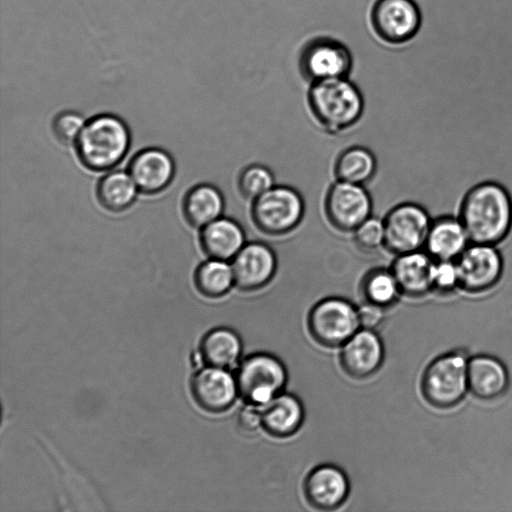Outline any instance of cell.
<instances>
[{"label":"cell","instance_id":"obj_1","mask_svg":"<svg viewBox=\"0 0 512 512\" xmlns=\"http://www.w3.org/2000/svg\"><path fill=\"white\" fill-rule=\"evenodd\" d=\"M458 216L471 242L498 245L512 229V197L496 181L473 185L463 196Z\"/></svg>","mask_w":512,"mask_h":512},{"label":"cell","instance_id":"obj_2","mask_svg":"<svg viewBox=\"0 0 512 512\" xmlns=\"http://www.w3.org/2000/svg\"><path fill=\"white\" fill-rule=\"evenodd\" d=\"M307 100L314 119L330 133L352 127L359 121L364 109L359 88L347 77L311 83Z\"/></svg>","mask_w":512,"mask_h":512},{"label":"cell","instance_id":"obj_3","mask_svg":"<svg viewBox=\"0 0 512 512\" xmlns=\"http://www.w3.org/2000/svg\"><path fill=\"white\" fill-rule=\"evenodd\" d=\"M75 143L82 164L91 170L103 171L123 159L129 148L130 135L120 118L102 114L85 123Z\"/></svg>","mask_w":512,"mask_h":512},{"label":"cell","instance_id":"obj_4","mask_svg":"<svg viewBox=\"0 0 512 512\" xmlns=\"http://www.w3.org/2000/svg\"><path fill=\"white\" fill-rule=\"evenodd\" d=\"M235 377L244 402L262 407L285 391L288 371L276 355L254 352L239 362Z\"/></svg>","mask_w":512,"mask_h":512},{"label":"cell","instance_id":"obj_5","mask_svg":"<svg viewBox=\"0 0 512 512\" xmlns=\"http://www.w3.org/2000/svg\"><path fill=\"white\" fill-rule=\"evenodd\" d=\"M305 204L301 194L286 185H274L251 202V219L255 227L269 236L292 232L301 223Z\"/></svg>","mask_w":512,"mask_h":512},{"label":"cell","instance_id":"obj_6","mask_svg":"<svg viewBox=\"0 0 512 512\" xmlns=\"http://www.w3.org/2000/svg\"><path fill=\"white\" fill-rule=\"evenodd\" d=\"M306 323L318 345L338 348L360 329L358 307L346 298L326 297L312 306Z\"/></svg>","mask_w":512,"mask_h":512},{"label":"cell","instance_id":"obj_7","mask_svg":"<svg viewBox=\"0 0 512 512\" xmlns=\"http://www.w3.org/2000/svg\"><path fill=\"white\" fill-rule=\"evenodd\" d=\"M467 363L460 353H448L434 359L425 368L421 378L424 399L441 409L457 405L469 388Z\"/></svg>","mask_w":512,"mask_h":512},{"label":"cell","instance_id":"obj_8","mask_svg":"<svg viewBox=\"0 0 512 512\" xmlns=\"http://www.w3.org/2000/svg\"><path fill=\"white\" fill-rule=\"evenodd\" d=\"M428 211L415 202H403L383 218L384 248L394 255L424 249L432 222Z\"/></svg>","mask_w":512,"mask_h":512},{"label":"cell","instance_id":"obj_9","mask_svg":"<svg viewBox=\"0 0 512 512\" xmlns=\"http://www.w3.org/2000/svg\"><path fill=\"white\" fill-rule=\"evenodd\" d=\"M353 57L346 45L330 37H316L301 49L299 69L309 82L348 77Z\"/></svg>","mask_w":512,"mask_h":512},{"label":"cell","instance_id":"obj_10","mask_svg":"<svg viewBox=\"0 0 512 512\" xmlns=\"http://www.w3.org/2000/svg\"><path fill=\"white\" fill-rule=\"evenodd\" d=\"M324 211L334 229L353 232L372 215V198L364 185L336 180L326 193Z\"/></svg>","mask_w":512,"mask_h":512},{"label":"cell","instance_id":"obj_11","mask_svg":"<svg viewBox=\"0 0 512 512\" xmlns=\"http://www.w3.org/2000/svg\"><path fill=\"white\" fill-rule=\"evenodd\" d=\"M370 22L382 41L398 45L416 36L422 16L414 0H376L371 8Z\"/></svg>","mask_w":512,"mask_h":512},{"label":"cell","instance_id":"obj_12","mask_svg":"<svg viewBox=\"0 0 512 512\" xmlns=\"http://www.w3.org/2000/svg\"><path fill=\"white\" fill-rule=\"evenodd\" d=\"M459 285L470 293H480L495 286L502 277L504 260L497 245L474 243L455 260Z\"/></svg>","mask_w":512,"mask_h":512},{"label":"cell","instance_id":"obj_13","mask_svg":"<svg viewBox=\"0 0 512 512\" xmlns=\"http://www.w3.org/2000/svg\"><path fill=\"white\" fill-rule=\"evenodd\" d=\"M235 287L243 292H255L267 286L277 270V257L264 242L245 243L230 261Z\"/></svg>","mask_w":512,"mask_h":512},{"label":"cell","instance_id":"obj_14","mask_svg":"<svg viewBox=\"0 0 512 512\" xmlns=\"http://www.w3.org/2000/svg\"><path fill=\"white\" fill-rule=\"evenodd\" d=\"M385 359V348L375 330L360 328L341 346L339 364L342 371L355 380L375 375Z\"/></svg>","mask_w":512,"mask_h":512},{"label":"cell","instance_id":"obj_15","mask_svg":"<svg viewBox=\"0 0 512 512\" xmlns=\"http://www.w3.org/2000/svg\"><path fill=\"white\" fill-rule=\"evenodd\" d=\"M350 493L345 471L337 465L324 463L312 468L303 481V495L309 506L320 511L341 507Z\"/></svg>","mask_w":512,"mask_h":512},{"label":"cell","instance_id":"obj_16","mask_svg":"<svg viewBox=\"0 0 512 512\" xmlns=\"http://www.w3.org/2000/svg\"><path fill=\"white\" fill-rule=\"evenodd\" d=\"M191 390L198 406L210 413L228 410L239 396L235 374L212 366L193 377Z\"/></svg>","mask_w":512,"mask_h":512},{"label":"cell","instance_id":"obj_17","mask_svg":"<svg viewBox=\"0 0 512 512\" xmlns=\"http://www.w3.org/2000/svg\"><path fill=\"white\" fill-rule=\"evenodd\" d=\"M262 429L271 437L285 439L295 435L305 420L301 399L283 391L261 407Z\"/></svg>","mask_w":512,"mask_h":512},{"label":"cell","instance_id":"obj_18","mask_svg":"<svg viewBox=\"0 0 512 512\" xmlns=\"http://www.w3.org/2000/svg\"><path fill=\"white\" fill-rule=\"evenodd\" d=\"M434 262L424 249L395 255L390 270L401 294L416 298L432 291Z\"/></svg>","mask_w":512,"mask_h":512},{"label":"cell","instance_id":"obj_19","mask_svg":"<svg viewBox=\"0 0 512 512\" xmlns=\"http://www.w3.org/2000/svg\"><path fill=\"white\" fill-rule=\"evenodd\" d=\"M129 174L140 191L154 194L165 189L171 182L174 162L170 155L161 149H145L132 158Z\"/></svg>","mask_w":512,"mask_h":512},{"label":"cell","instance_id":"obj_20","mask_svg":"<svg viewBox=\"0 0 512 512\" xmlns=\"http://www.w3.org/2000/svg\"><path fill=\"white\" fill-rule=\"evenodd\" d=\"M470 242L458 215H441L432 219L424 250L434 260H456Z\"/></svg>","mask_w":512,"mask_h":512},{"label":"cell","instance_id":"obj_21","mask_svg":"<svg viewBox=\"0 0 512 512\" xmlns=\"http://www.w3.org/2000/svg\"><path fill=\"white\" fill-rule=\"evenodd\" d=\"M468 387L477 398L491 400L501 396L509 384L504 364L489 355H478L467 363Z\"/></svg>","mask_w":512,"mask_h":512},{"label":"cell","instance_id":"obj_22","mask_svg":"<svg viewBox=\"0 0 512 512\" xmlns=\"http://www.w3.org/2000/svg\"><path fill=\"white\" fill-rule=\"evenodd\" d=\"M200 243L210 258L231 261L246 243L245 232L238 222L221 216L202 228Z\"/></svg>","mask_w":512,"mask_h":512},{"label":"cell","instance_id":"obj_23","mask_svg":"<svg viewBox=\"0 0 512 512\" xmlns=\"http://www.w3.org/2000/svg\"><path fill=\"white\" fill-rule=\"evenodd\" d=\"M243 351L239 334L231 328L219 327L205 335L201 343V357L212 367L231 368L238 363Z\"/></svg>","mask_w":512,"mask_h":512},{"label":"cell","instance_id":"obj_24","mask_svg":"<svg viewBox=\"0 0 512 512\" xmlns=\"http://www.w3.org/2000/svg\"><path fill=\"white\" fill-rule=\"evenodd\" d=\"M224 198L212 185L200 184L190 189L183 201V213L186 221L203 228L222 216Z\"/></svg>","mask_w":512,"mask_h":512},{"label":"cell","instance_id":"obj_25","mask_svg":"<svg viewBox=\"0 0 512 512\" xmlns=\"http://www.w3.org/2000/svg\"><path fill=\"white\" fill-rule=\"evenodd\" d=\"M377 160L363 146H352L343 150L336 158L334 175L336 180L365 185L375 175Z\"/></svg>","mask_w":512,"mask_h":512},{"label":"cell","instance_id":"obj_26","mask_svg":"<svg viewBox=\"0 0 512 512\" xmlns=\"http://www.w3.org/2000/svg\"><path fill=\"white\" fill-rule=\"evenodd\" d=\"M362 302L384 309L392 307L402 295L390 268H374L365 273L359 284Z\"/></svg>","mask_w":512,"mask_h":512},{"label":"cell","instance_id":"obj_27","mask_svg":"<svg viewBox=\"0 0 512 512\" xmlns=\"http://www.w3.org/2000/svg\"><path fill=\"white\" fill-rule=\"evenodd\" d=\"M137 189L130 174L123 171H112L99 181L97 198L105 209L120 212L134 202Z\"/></svg>","mask_w":512,"mask_h":512},{"label":"cell","instance_id":"obj_28","mask_svg":"<svg viewBox=\"0 0 512 512\" xmlns=\"http://www.w3.org/2000/svg\"><path fill=\"white\" fill-rule=\"evenodd\" d=\"M194 280L198 291L209 298L222 297L235 286L231 263L213 258L199 265Z\"/></svg>","mask_w":512,"mask_h":512},{"label":"cell","instance_id":"obj_29","mask_svg":"<svg viewBox=\"0 0 512 512\" xmlns=\"http://www.w3.org/2000/svg\"><path fill=\"white\" fill-rule=\"evenodd\" d=\"M237 184L240 194L252 202L272 188L275 185V180L268 167L252 164L240 172Z\"/></svg>","mask_w":512,"mask_h":512},{"label":"cell","instance_id":"obj_30","mask_svg":"<svg viewBox=\"0 0 512 512\" xmlns=\"http://www.w3.org/2000/svg\"><path fill=\"white\" fill-rule=\"evenodd\" d=\"M352 233L355 246L363 253H375L384 247L383 219L381 220L371 215Z\"/></svg>","mask_w":512,"mask_h":512},{"label":"cell","instance_id":"obj_31","mask_svg":"<svg viewBox=\"0 0 512 512\" xmlns=\"http://www.w3.org/2000/svg\"><path fill=\"white\" fill-rule=\"evenodd\" d=\"M85 125L83 117L73 111L59 113L53 121V132L62 144L75 143Z\"/></svg>","mask_w":512,"mask_h":512},{"label":"cell","instance_id":"obj_32","mask_svg":"<svg viewBox=\"0 0 512 512\" xmlns=\"http://www.w3.org/2000/svg\"><path fill=\"white\" fill-rule=\"evenodd\" d=\"M460 288L455 260H435L432 272V291L449 293Z\"/></svg>","mask_w":512,"mask_h":512},{"label":"cell","instance_id":"obj_33","mask_svg":"<svg viewBox=\"0 0 512 512\" xmlns=\"http://www.w3.org/2000/svg\"><path fill=\"white\" fill-rule=\"evenodd\" d=\"M237 427L243 434H255L262 429L261 407L245 403L237 416Z\"/></svg>","mask_w":512,"mask_h":512},{"label":"cell","instance_id":"obj_34","mask_svg":"<svg viewBox=\"0 0 512 512\" xmlns=\"http://www.w3.org/2000/svg\"><path fill=\"white\" fill-rule=\"evenodd\" d=\"M384 311L382 307L362 302L358 307L360 328L375 330L384 320Z\"/></svg>","mask_w":512,"mask_h":512}]
</instances>
